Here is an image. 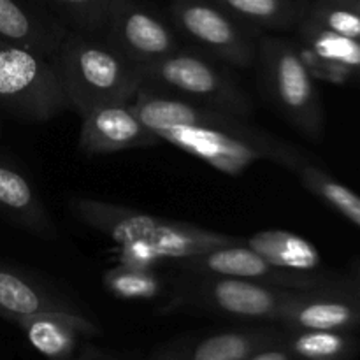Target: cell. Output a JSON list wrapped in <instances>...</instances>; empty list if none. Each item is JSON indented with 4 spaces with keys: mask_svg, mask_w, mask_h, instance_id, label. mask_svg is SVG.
Instances as JSON below:
<instances>
[{
    "mask_svg": "<svg viewBox=\"0 0 360 360\" xmlns=\"http://www.w3.org/2000/svg\"><path fill=\"white\" fill-rule=\"evenodd\" d=\"M130 104L160 143L171 144L232 178L260 160L292 172L308 158L301 148L250 120L176 97L150 84H143Z\"/></svg>",
    "mask_w": 360,
    "mask_h": 360,
    "instance_id": "6da1fadb",
    "label": "cell"
},
{
    "mask_svg": "<svg viewBox=\"0 0 360 360\" xmlns=\"http://www.w3.org/2000/svg\"><path fill=\"white\" fill-rule=\"evenodd\" d=\"M51 62L69 111L79 116L97 105L130 102L144 84L143 67L127 60L102 35L69 30Z\"/></svg>",
    "mask_w": 360,
    "mask_h": 360,
    "instance_id": "7a4b0ae2",
    "label": "cell"
},
{
    "mask_svg": "<svg viewBox=\"0 0 360 360\" xmlns=\"http://www.w3.org/2000/svg\"><path fill=\"white\" fill-rule=\"evenodd\" d=\"M144 84L176 97L221 109L250 120L255 112L252 97L231 65L199 51L179 46L176 51L143 67Z\"/></svg>",
    "mask_w": 360,
    "mask_h": 360,
    "instance_id": "3957f363",
    "label": "cell"
},
{
    "mask_svg": "<svg viewBox=\"0 0 360 360\" xmlns=\"http://www.w3.org/2000/svg\"><path fill=\"white\" fill-rule=\"evenodd\" d=\"M257 62L274 108L304 137L322 139L326 127L322 97L297 42L278 35H260Z\"/></svg>",
    "mask_w": 360,
    "mask_h": 360,
    "instance_id": "277c9868",
    "label": "cell"
},
{
    "mask_svg": "<svg viewBox=\"0 0 360 360\" xmlns=\"http://www.w3.org/2000/svg\"><path fill=\"white\" fill-rule=\"evenodd\" d=\"M171 308H193L252 323H278L294 292L239 278L185 273L176 281Z\"/></svg>",
    "mask_w": 360,
    "mask_h": 360,
    "instance_id": "5b68a950",
    "label": "cell"
},
{
    "mask_svg": "<svg viewBox=\"0 0 360 360\" xmlns=\"http://www.w3.org/2000/svg\"><path fill=\"white\" fill-rule=\"evenodd\" d=\"M0 111L28 123H46L69 111L51 58L0 41Z\"/></svg>",
    "mask_w": 360,
    "mask_h": 360,
    "instance_id": "8992f818",
    "label": "cell"
},
{
    "mask_svg": "<svg viewBox=\"0 0 360 360\" xmlns=\"http://www.w3.org/2000/svg\"><path fill=\"white\" fill-rule=\"evenodd\" d=\"M169 16L178 35L199 51L232 69H250L257 63L259 37L213 0H171Z\"/></svg>",
    "mask_w": 360,
    "mask_h": 360,
    "instance_id": "52a82bcc",
    "label": "cell"
},
{
    "mask_svg": "<svg viewBox=\"0 0 360 360\" xmlns=\"http://www.w3.org/2000/svg\"><path fill=\"white\" fill-rule=\"evenodd\" d=\"M174 266L183 273L239 278V280L259 281V283L273 285V287L287 288V290H355L348 274H301L280 269L262 255L248 248L245 241L211 250Z\"/></svg>",
    "mask_w": 360,
    "mask_h": 360,
    "instance_id": "ba28073f",
    "label": "cell"
},
{
    "mask_svg": "<svg viewBox=\"0 0 360 360\" xmlns=\"http://www.w3.org/2000/svg\"><path fill=\"white\" fill-rule=\"evenodd\" d=\"M101 35L139 67L150 65L181 46L172 23L141 0H115Z\"/></svg>",
    "mask_w": 360,
    "mask_h": 360,
    "instance_id": "9c48e42d",
    "label": "cell"
},
{
    "mask_svg": "<svg viewBox=\"0 0 360 360\" xmlns=\"http://www.w3.org/2000/svg\"><path fill=\"white\" fill-rule=\"evenodd\" d=\"M158 143L160 139L144 125L130 102L97 105L81 116L77 148L88 157L150 148Z\"/></svg>",
    "mask_w": 360,
    "mask_h": 360,
    "instance_id": "30bf717a",
    "label": "cell"
},
{
    "mask_svg": "<svg viewBox=\"0 0 360 360\" xmlns=\"http://www.w3.org/2000/svg\"><path fill=\"white\" fill-rule=\"evenodd\" d=\"M280 338L281 327L278 323H257L171 341L148 360H245L259 348L280 341Z\"/></svg>",
    "mask_w": 360,
    "mask_h": 360,
    "instance_id": "8fae6325",
    "label": "cell"
},
{
    "mask_svg": "<svg viewBox=\"0 0 360 360\" xmlns=\"http://www.w3.org/2000/svg\"><path fill=\"white\" fill-rule=\"evenodd\" d=\"M278 326L283 329L360 333V297L355 290L294 292Z\"/></svg>",
    "mask_w": 360,
    "mask_h": 360,
    "instance_id": "7c38bea8",
    "label": "cell"
},
{
    "mask_svg": "<svg viewBox=\"0 0 360 360\" xmlns=\"http://www.w3.org/2000/svg\"><path fill=\"white\" fill-rule=\"evenodd\" d=\"M295 30L297 46L313 77L330 83L360 81V41L336 34L306 14Z\"/></svg>",
    "mask_w": 360,
    "mask_h": 360,
    "instance_id": "4fadbf2b",
    "label": "cell"
},
{
    "mask_svg": "<svg viewBox=\"0 0 360 360\" xmlns=\"http://www.w3.org/2000/svg\"><path fill=\"white\" fill-rule=\"evenodd\" d=\"M69 28L41 2L0 0V41L53 58Z\"/></svg>",
    "mask_w": 360,
    "mask_h": 360,
    "instance_id": "5bb4252c",
    "label": "cell"
},
{
    "mask_svg": "<svg viewBox=\"0 0 360 360\" xmlns=\"http://www.w3.org/2000/svg\"><path fill=\"white\" fill-rule=\"evenodd\" d=\"M28 343L46 360H76L83 348L84 338L101 334L97 323L86 315L41 313L14 320Z\"/></svg>",
    "mask_w": 360,
    "mask_h": 360,
    "instance_id": "9a60e30c",
    "label": "cell"
},
{
    "mask_svg": "<svg viewBox=\"0 0 360 360\" xmlns=\"http://www.w3.org/2000/svg\"><path fill=\"white\" fill-rule=\"evenodd\" d=\"M41 313L84 315L76 302L44 281L23 273L18 267L0 262V316L14 322Z\"/></svg>",
    "mask_w": 360,
    "mask_h": 360,
    "instance_id": "2e32d148",
    "label": "cell"
},
{
    "mask_svg": "<svg viewBox=\"0 0 360 360\" xmlns=\"http://www.w3.org/2000/svg\"><path fill=\"white\" fill-rule=\"evenodd\" d=\"M69 210L77 220L104 234L116 246L137 241V239H143L151 245L164 220L136 207L120 206V204L98 199H86V197L70 199Z\"/></svg>",
    "mask_w": 360,
    "mask_h": 360,
    "instance_id": "e0dca14e",
    "label": "cell"
},
{
    "mask_svg": "<svg viewBox=\"0 0 360 360\" xmlns=\"http://www.w3.org/2000/svg\"><path fill=\"white\" fill-rule=\"evenodd\" d=\"M0 214L11 224L39 238H56V225L49 217L41 193L20 165L0 155Z\"/></svg>",
    "mask_w": 360,
    "mask_h": 360,
    "instance_id": "ac0fdd59",
    "label": "cell"
},
{
    "mask_svg": "<svg viewBox=\"0 0 360 360\" xmlns=\"http://www.w3.org/2000/svg\"><path fill=\"white\" fill-rule=\"evenodd\" d=\"M245 245L280 269L301 274L326 273L320 250L295 232L281 229L260 231L245 236Z\"/></svg>",
    "mask_w": 360,
    "mask_h": 360,
    "instance_id": "d6986e66",
    "label": "cell"
},
{
    "mask_svg": "<svg viewBox=\"0 0 360 360\" xmlns=\"http://www.w3.org/2000/svg\"><path fill=\"white\" fill-rule=\"evenodd\" d=\"M281 345L297 360H354L360 354V333L283 329Z\"/></svg>",
    "mask_w": 360,
    "mask_h": 360,
    "instance_id": "ffe728a7",
    "label": "cell"
},
{
    "mask_svg": "<svg viewBox=\"0 0 360 360\" xmlns=\"http://www.w3.org/2000/svg\"><path fill=\"white\" fill-rule=\"evenodd\" d=\"M250 28L292 30L306 14L308 0H213Z\"/></svg>",
    "mask_w": 360,
    "mask_h": 360,
    "instance_id": "44dd1931",
    "label": "cell"
},
{
    "mask_svg": "<svg viewBox=\"0 0 360 360\" xmlns=\"http://www.w3.org/2000/svg\"><path fill=\"white\" fill-rule=\"evenodd\" d=\"M292 172L297 176L301 185L308 192H311L316 199L333 207L352 225L360 229V195L355 190L334 178L330 172H327L322 165L315 164L309 157L295 165Z\"/></svg>",
    "mask_w": 360,
    "mask_h": 360,
    "instance_id": "7402d4cb",
    "label": "cell"
},
{
    "mask_svg": "<svg viewBox=\"0 0 360 360\" xmlns=\"http://www.w3.org/2000/svg\"><path fill=\"white\" fill-rule=\"evenodd\" d=\"M105 290L122 301H153L165 290L164 280L157 269L118 266L111 267L102 276Z\"/></svg>",
    "mask_w": 360,
    "mask_h": 360,
    "instance_id": "603a6c76",
    "label": "cell"
},
{
    "mask_svg": "<svg viewBox=\"0 0 360 360\" xmlns=\"http://www.w3.org/2000/svg\"><path fill=\"white\" fill-rule=\"evenodd\" d=\"M69 30L101 35L115 0H39Z\"/></svg>",
    "mask_w": 360,
    "mask_h": 360,
    "instance_id": "cb8c5ba5",
    "label": "cell"
},
{
    "mask_svg": "<svg viewBox=\"0 0 360 360\" xmlns=\"http://www.w3.org/2000/svg\"><path fill=\"white\" fill-rule=\"evenodd\" d=\"M306 16L336 34L360 41V16L350 7L330 0H308Z\"/></svg>",
    "mask_w": 360,
    "mask_h": 360,
    "instance_id": "d4e9b609",
    "label": "cell"
},
{
    "mask_svg": "<svg viewBox=\"0 0 360 360\" xmlns=\"http://www.w3.org/2000/svg\"><path fill=\"white\" fill-rule=\"evenodd\" d=\"M116 257H118V264H122V266L141 267V269H157L162 264L153 246L143 239L118 245Z\"/></svg>",
    "mask_w": 360,
    "mask_h": 360,
    "instance_id": "484cf974",
    "label": "cell"
},
{
    "mask_svg": "<svg viewBox=\"0 0 360 360\" xmlns=\"http://www.w3.org/2000/svg\"><path fill=\"white\" fill-rule=\"evenodd\" d=\"M245 360H297L287 348L281 345V341L276 343L266 345V347L259 348V350L253 352L252 355H248Z\"/></svg>",
    "mask_w": 360,
    "mask_h": 360,
    "instance_id": "4316f807",
    "label": "cell"
},
{
    "mask_svg": "<svg viewBox=\"0 0 360 360\" xmlns=\"http://www.w3.org/2000/svg\"><path fill=\"white\" fill-rule=\"evenodd\" d=\"M348 278L352 280V285H354L355 292L360 297V259H355L354 262L348 267Z\"/></svg>",
    "mask_w": 360,
    "mask_h": 360,
    "instance_id": "83f0119b",
    "label": "cell"
},
{
    "mask_svg": "<svg viewBox=\"0 0 360 360\" xmlns=\"http://www.w3.org/2000/svg\"><path fill=\"white\" fill-rule=\"evenodd\" d=\"M330 2H336V4H341V6L350 7L352 11H355V13L360 16V0H330Z\"/></svg>",
    "mask_w": 360,
    "mask_h": 360,
    "instance_id": "f1b7e54d",
    "label": "cell"
}]
</instances>
